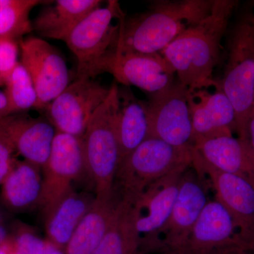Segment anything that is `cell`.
Returning <instances> with one entry per match:
<instances>
[{"instance_id": "1", "label": "cell", "mask_w": 254, "mask_h": 254, "mask_svg": "<svg viewBox=\"0 0 254 254\" xmlns=\"http://www.w3.org/2000/svg\"><path fill=\"white\" fill-rule=\"evenodd\" d=\"M238 1L215 0L211 12L185 30L160 53L190 91L218 86L213 78L222 43Z\"/></svg>"}, {"instance_id": "2", "label": "cell", "mask_w": 254, "mask_h": 254, "mask_svg": "<svg viewBox=\"0 0 254 254\" xmlns=\"http://www.w3.org/2000/svg\"><path fill=\"white\" fill-rule=\"evenodd\" d=\"M215 0H157L120 23L118 52L160 53L185 30L213 9Z\"/></svg>"}, {"instance_id": "3", "label": "cell", "mask_w": 254, "mask_h": 254, "mask_svg": "<svg viewBox=\"0 0 254 254\" xmlns=\"http://www.w3.org/2000/svg\"><path fill=\"white\" fill-rule=\"evenodd\" d=\"M227 58L220 82L233 105L235 132L248 138V126L254 109V13L247 10L235 21L227 41Z\"/></svg>"}, {"instance_id": "4", "label": "cell", "mask_w": 254, "mask_h": 254, "mask_svg": "<svg viewBox=\"0 0 254 254\" xmlns=\"http://www.w3.org/2000/svg\"><path fill=\"white\" fill-rule=\"evenodd\" d=\"M192 147L175 146L155 138H148L123 159L119 167L113 190L135 203L150 185L179 169L192 165Z\"/></svg>"}, {"instance_id": "5", "label": "cell", "mask_w": 254, "mask_h": 254, "mask_svg": "<svg viewBox=\"0 0 254 254\" xmlns=\"http://www.w3.org/2000/svg\"><path fill=\"white\" fill-rule=\"evenodd\" d=\"M124 13L118 1L110 0L78 23L66 40L77 60L78 78H94L105 73L118 51Z\"/></svg>"}, {"instance_id": "6", "label": "cell", "mask_w": 254, "mask_h": 254, "mask_svg": "<svg viewBox=\"0 0 254 254\" xmlns=\"http://www.w3.org/2000/svg\"><path fill=\"white\" fill-rule=\"evenodd\" d=\"M119 85L114 81L109 95L92 117L82 137L87 173L98 196L111 194L121 153L117 133Z\"/></svg>"}, {"instance_id": "7", "label": "cell", "mask_w": 254, "mask_h": 254, "mask_svg": "<svg viewBox=\"0 0 254 254\" xmlns=\"http://www.w3.org/2000/svg\"><path fill=\"white\" fill-rule=\"evenodd\" d=\"M188 93L189 88L177 78L161 91L148 94L145 101L148 138H158L175 146H193Z\"/></svg>"}, {"instance_id": "8", "label": "cell", "mask_w": 254, "mask_h": 254, "mask_svg": "<svg viewBox=\"0 0 254 254\" xmlns=\"http://www.w3.org/2000/svg\"><path fill=\"white\" fill-rule=\"evenodd\" d=\"M110 90L94 78H77L43 110L45 118L57 131L82 138Z\"/></svg>"}, {"instance_id": "9", "label": "cell", "mask_w": 254, "mask_h": 254, "mask_svg": "<svg viewBox=\"0 0 254 254\" xmlns=\"http://www.w3.org/2000/svg\"><path fill=\"white\" fill-rule=\"evenodd\" d=\"M42 173L43 190L38 208L43 215L74 187V182L84 175L89 178L82 138L57 131Z\"/></svg>"}, {"instance_id": "10", "label": "cell", "mask_w": 254, "mask_h": 254, "mask_svg": "<svg viewBox=\"0 0 254 254\" xmlns=\"http://www.w3.org/2000/svg\"><path fill=\"white\" fill-rule=\"evenodd\" d=\"M192 165L206 177L215 191V199L231 215L238 234L240 248L254 251V187L240 177L212 166L193 151Z\"/></svg>"}, {"instance_id": "11", "label": "cell", "mask_w": 254, "mask_h": 254, "mask_svg": "<svg viewBox=\"0 0 254 254\" xmlns=\"http://www.w3.org/2000/svg\"><path fill=\"white\" fill-rule=\"evenodd\" d=\"M208 179L193 165L182 176L173 212L160 232L155 247L181 254L190 232L209 201Z\"/></svg>"}, {"instance_id": "12", "label": "cell", "mask_w": 254, "mask_h": 254, "mask_svg": "<svg viewBox=\"0 0 254 254\" xmlns=\"http://www.w3.org/2000/svg\"><path fill=\"white\" fill-rule=\"evenodd\" d=\"M21 63L36 88L35 109L43 112L69 85L67 64L59 51L40 37H29L19 43Z\"/></svg>"}, {"instance_id": "13", "label": "cell", "mask_w": 254, "mask_h": 254, "mask_svg": "<svg viewBox=\"0 0 254 254\" xmlns=\"http://www.w3.org/2000/svg\"><path fill=\"white\" fill-rule=\"evenodd\" d=\"M190 167L179 169L155 182L134 203L140 250L151 248L158 242L173 212L183 174Z\"/></svg>"}, {"instance_id": "14", "label": "cell", "mask_w": 254, "mask_h": 254, "mask_svg": "<svg viewBox=\"0 0 254 254\" xmlns=\"http://www.w3.org/2000/svg\"><path fill=\"white\" fill-rule=\"evenodd\" d=\"M105 73L123 86H136L148 94L161 91L177 79L175 70L160 53L117 51Z\"/></svg>"}, {"instance_id": "15", "label": "cell", "mask_w": 254, "mask_h": 254, "mask_svg": "<svg viewBox=\"0 0 254 254\" xmlns=\"http://www.w3.org/2000/svg\"><path fill=\"white\" fill-rule=\"evenodd\" d=\"M188 103L192 122V144L217 137L233 136L235 109L220 82L213 93L208 88L189 90Z\"/></svg>"}, {"instance_id": "16", "label": "cell", "mask_w": 254, "mask_h": 254, "mask_svg": "<svg viewBox=\"0 0 254 254\" xmlns=\"http://www.w3.org/2000/svg\"><path fill=\"white\" fill-rule=\"evenodd\" d=\"M240 248L231 215L218 200H209L180 254H224Z\"/></svg>"}, {"instance_id": "17", "label": "cell", "mask_w": 254, "mask_h": 254, "mask_svg": "<svg viewBox=\"0 0 254 254\" xmlns=\"http://www.w3.org/2000/svg\"><path fill=\"white\" fill-rule=\"evenodd\" d=\"M0 132L25 160L42 168L49 158L57 130L46 118L21 113L0 118Z\"/></svg>"}, {"instance_id": "18", "label": "cell", "mask_w": 254, "mask_h": 254, "mask_svg": "<svg viewBox=\"0 0 254 254\" xmlns=\"http://www.w3.org/2000/svg\"><path fill=\"white\" fill-rule=\"evenodd\" d=\"M192 151L212 166L240 177L254 188V148L249 140L217 137L194 143Z\"/></svg>"}, {"instance_id": "19", "label": "cell", "mask_w": 254, "mask_h": 254, "mask_svg": "<svg viewBox=\"0 0 254 254\" xmlns=\"http://www.w3.org/2000/svg\"><path fill=\"white\" fill-rule=\"evenodd\" d=\"M96 194L89 190L71 188L43 214L46 240L64 250L82 219L94 204Z\"/></svg>"}, {"instance_id": "20", "label": "cell", "mask_w": 254, "mask_h": 254, "mask_svg": "<svg viewBox=\"0 0 254 254\" xmlns=\"http://www.w3.org/2000/svg\"><path fill=\"white\" fill-rule=\"evenodd\" d=\"M43 190L42 168L27 160H15L1 185L0 202L11 213L39 208Z\"/></svg>"}, {"instance_id": "21", "label": "cell", "mask_w": 254, "mask_h": 254, "mask_svg": "<svg viewBox=\"0 0 254 254\" xmlns=\"http://www.w3.org/2000/svg\"><path fill=\"white\" fill-rule=\"evenodd\" d=\"M100 0H57L40 11L32 22L33 31L41 38L66 41L71 31L93 10Z\"/></svg>"}, {"instance_id": "22", "label": "cell", "mask_w": 254, "mask_h": 254, "mask_svg": "<svg viewBox=\"0 0 254 254\" xmlns=\"http://www.w3.org/2000/svg\"><path fill=\"white\" fill-rule=\"evenodd\" d=\"M120 201L121 197L114 190L111 194L96 195L94 204L65 247V254H93L109 230Z\"/></svg>"}, {"instance_id": "23", "label": "cell", "mask_w": 254, "mask_h": 254, "mask_svg": "<svg viewBox=\"0 0 254 254\" xmlns=\"http://www.w3.org/2000/svg\"><path fill=\"white\" fill-rule=\"evenodd\" d=\"M148 131L145 101L137 98L130 87L119 86L117 133L121 162L148 138Z\"/></svg>"}, {"instance_id": "24", "label": "cell", "mask_w": 254, "mask_h": 254, "mask_svg": "<svg viewBox=\"0 0 254 254\" xmlns=\"http://www.w3.org/2000/svg\"><path fill=\"white\" fill-rule=\"evenodd\" d=\"M139 250L134 203L121 198L109 230L92 254H138Z\"/></svg>"}, {"instance_id": "25", "label": "cell", "mask_w": 254, "mask_h": 254, "mask_svg": "<svg viewBox=\"0 0 254 254\" xmlns=\"http://www.w3.org/2000/svg\"><path fill=\"white\" fill-rule=\"evenodd\" d=\"M46 1L39 0H9L0 9V40L14 41L33 31L29 16L31 10Z\"/></svg>"}, {"instance_id": "26", "label": "cell", "mask_w": 254, "mask_h": 254, "mask_svg": "<svg viewBox=\"0 0 254 254\" xmlns=\"http://www.w3.org/2000/svg\"><path fill=\"white\" fill-rule=\"evenodd\" d=\"M4 93L9 102L11 115L27 113L36 108L38 95L27 70L18 62L7 81Z\"/></svg>"}, {"instance_id": "27", "label": "cell", "mask_w": 254, "mask_h": 254, "mask_svg": "<svg viewBox=\"0 0 254 254\" xmlns=\"http://www.w3.org/2000/svg\"><path fill=\"white\" fill-rule=\"evenodd\" d=\"M12 245L18 254H46L49 242L38 236L34 230L20 225L14 230Z\"/></svg>"}, {"instance_id": "28", "label": "cell", "mask_w": 254, "mask_h": 254, "mask_svg": "<svg viewBox=\"0 0 254 254\" xmlns=\"http://www.w3.org/2000/svg\"><path fill=\"white\" fill-rule=\"evenodd\" d=\"M18 52L17 41L0 40V86H5L17 64Z\"/></svg>"}, {"instance_id": "29", "label": "cell", "mask_w": 254, "mask_h": 254, "mask_svg": "<svg viewBox=\"0 0 254 254\" xmlns=\"http://www.w3.org/2000/svg\"><path fill=\"white\" fill-rule=\"evenodd\" d=\"M15 150L6 136L0 132V186L9 175L16 160Z\"/></svg>"}, {"instance_id": "30", "label": "cell", "mask_w": 254, "mask_h": 254, "mask_svg": "<svg viewBox=\"0 0 254 254\" xmlns=\"http://www.w3.org/2000/svg\"><path fill=\"white\" fill-rule=\"evenodd\" d=\"M11 115L9 102L4 92L0 91V118Z\"/></svg>"}, {"instance_id": "31", "label": "cell", "mask_w": 254, "mask_h": 254, "mask_svg": "<svg viewBox=\"0 0 254 254\" xmlns=\"http://www.w3.org/2000/svg\"><path fill=\"white\" fill-rule=\"evenodd\" d=\"M248 138L252 147L254 148V109L251 115L248 126Z\"/></svg>"}, {"instance_id": "32", "label": "cell", "mask_w": 254, "mask_h": 254, "mask_svg": "<svg viewBox=\"0 0 254 254\" xmlns=\"http://www.w3.org/2000/svg\"><path fill=\"white\" fill-rule=\"evenodd\" d=\"M138 254H177L173 253V252H170L165 250V249L161 248V247H155L153 250L146 251V252H139Z\"/></svg>"}, {"instance_id": "33", "label": "cell", "mask_w": 254, "mask_h": 254, "mask_svg": "<svg viewBox=\"0 0 254 254\" xmlns=\"http://www.w3.org/2000/svg\"><path fill=\"white\" fill-rule=\"evenodd\" d=\"M224 254H254V251L246 250L241 248H233Z\"/></svg>"}, {"instance_id": "34", "label": "cell", "mask_w": 254, "mask_h": 254, "mask_svg": "<svg viewBox=\"0 0 254 254\" xmlns=\"http://www.w3.org/2000/svg\"><path fill=\"white\" fill-rule=\"evenodd\" d=\"M46 254H65V252L64 250L58 248L50 243Z\"/></svg>"}, {"instance_id": "35", "label": "cell", "mask_w": 254, "mask_h": 254, "mask_svg": "<svg viewBox=\"0 0 254 254\" xmlns=\"http://www.w3.org/2000/svg\"><path fill=\"white\" fill-rule=\"evenodd\" d=\"M9 240V239H8ZM8 240L4 244V245L0 246V254H12L13 252H9L8 250Z\"/></svg>"}, {"instance_id": "36", "label": "cell", "mask_w": 254, "mask_h": 254, "mask_svg": "<svg viewBox=\"0 0 254 254\" xmlns=\"http://www.w3.org/2000/svg\"><path fill=\"white\" fill-rule=\"evenodd\" d=\"M2 208H4V206H3L1 202H0V226L3 225V222H4V215Z\"/></svg>"}, {"instance_id": "37", "label": "cell", "mask_w": 254, "mask_h": 254, "mask_svg": "<svg viewBox=\"0 0 254 254\" xmlns=\"http://www.w3.org/2000/svg\"><path fill=\"white\" fill-rule=\"evenodd\" d=\"M9 0H0V9L9 3Z\"/></svg>"}, {"instance_id": "38", "label": "cell", "mask_w": 254, "mask_h": 254, "mask_svg": "<svg viewBox=\"0 0 254 254\" xmlns=\"http://www.w3.org/2000/svg\"><path fill=\"white\" fill-rule=\"evenodd\" d=\"M12 254H18L17 253V252H15V251L14 250V252H13Z\"/></svg>"}]
</instances>
